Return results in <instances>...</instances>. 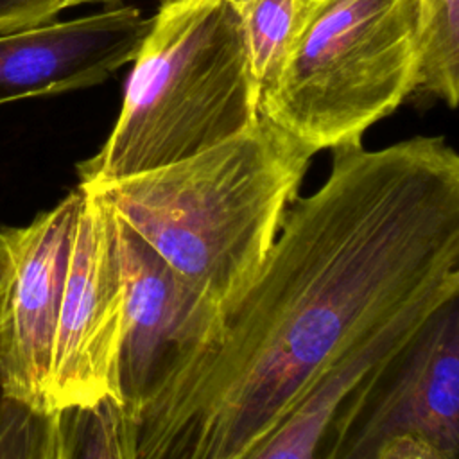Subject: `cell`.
I'll use <instances>...</instances> for the list:
<instances>
[{
  "instance_id": "obj_1",
  "label": "cell",
  "mask_w": 459,
  "mask_h": 459,
  "mask_svg": "<svg viewBox=\"0 0 459 459\" xmlns=\"http://www.w3.org/2000/svg\"><path fill=\"white\" fill-rule=\"evenodd\" d=\"M330 151L258 278L138 411V459H238L359 335L459 281V154L445 136Z\"/></svg>"
},
{
  "instance_id": "obj_2",
  "label": "cell",
  "mask_w": 459,
  "mask_h": 459,
  "mask_svg": "<svg viewBox=\"0 0 459 459\" xmlns=\"http://www.w3.org/2000/svg\"><path fill=\"white\" fill-rule=\"evenodd\" d=\"M314 149L260 118L176 163L97 186L219 316L258 278L308 170Z\"/></svg>"
},
{
  "instance_id": "obj_3",
  "label": "cell",
  "mask_w": 459,
  "mask_h": 459,
  "mask_svg": "<svg viewBox=\"0 0 459 459\" xmlns=\"http://www.w3.org/2000/svg\"><path fill=\"white\" fill-rule=\"evenodd\" d=\"M120 115L79 183H109L215 147L260 118L233 0H161L133 59Z\"/></svg>"
},
{
  "instance_id": "obj_4",
  "label": "cell",
  "mask_w": 459,
  "mask_h": 459,
  "mask_svg": "<svg viewBox=\"0 0 459 459\" xmlns=\"http://www.w3.org/2000/svg\"><path fill=\"white\" fill-rule=\"evenodd\" d=\"M418 0H312L260 113L316 152L362 140L420 77Z\"/></svg>"
},
{
  "instance_id": "obj_5",
  "label": "cell",
  "mask_w": 459,
  "mask_h": 459,
  "mask_svg": "<svg viewBox=\"0 0 459 459\" xmlns=\"http://www.w3.org/2000/svg\"><path fill=\"white\" fill-rule=\"evenodd\" d=\"M326 459H459V292L351 394Z\"/></svg>"
},
{
  "instance_id": "obj_6",
  "label": "cell",
  "mask_w": 459,
  "mask_h": 459,
  "mask_svg": "<svg viewBox=\"0 0 459 459\" xmlns=\"http://www.w3.org/2000/svg\"><path fill=\"white\" fill-rule=\"evenodd\" d=\"M77 186L81 206L52 357L54 412L93 405L106 396L120 400L124 276L118 221L97 186Z\"/></svg>"
},
{
  "instance_id": "obj_7",
  "label": "cell",
  "mask_w": 459,
  "mask_h": 459,
  "mask_svg": "<svg viewBox=\"0 0 459 459\" xmlns=\"http://www.w3.org/2000/svg\"><path fill=\"white\" fill-rule=\"evenodd\" d=\"M117 221L124 276L118 391L136 418L172 371L212 337L221 316L142 237Z\"/></svg>"
},
{
  "instance_id": "obj_8",
  "label": "cell",
  "mask_w": 459,
  "mask_h": 459,
  "mask_svg": "<svg viewBox=\"0 0 459 459\" xmlns=\"http://www.w3.org/2000/svg\"><path fill=\"white\" fill-rule=\"evenodd\" d=\"M79 206L75 186L27 226L4 228L13 258L2 323L7 385L38 412H54L52 357Z\"/></svg>"
},
{
  "instance_id": "obj_9",
  "label": "cell",
  "mask_w": 459,
  "mask_h": 459,
  "mask_svg": "<svg viewBox=\"0 0 459 459\" xmlns=\"http://www.w3.org/2000/svg\"><path fill=\"white\" fill-rule=\"evenodd\" d=\"M152 18L133 5L0 32V106L97 86L131 63Z\"/></svg>"
},
{
  "instance_id": "obj_10",
  "label": "cell",
  "mask_w": 459,
  "mask_h": 459,
  "mask_svg": "<svg viewBox=\"0 0 459 459\" xmlns=\"http://www.w3.org/2000/svg\"><path fill=\"white\" fill-rule=\"evenodd\" d=\"M457 292L459 281L432 289L359 335L238 459H326L335 420L351 394Z\"/></svg>"
},
{
  "instance_id": "obj_11",
  "label": "cell",
  "mask_w": 459,
  "mask_h": 459,
  "mask_svg": "<svg viewBox=\"0 0 459 459\" xmlns=\"http://www.w3.org/2000/svg\"><path fill=\"white\" fill-rule=\"evenodd\" d=\"M54 459H138L136 421L111 396L57 411Z\"/></svg>"
},
{
  "instance_id": "obj_12",
  "label": "cell",
  "mask_w": 459,
  "mask_h": 459,
  "mask_svg": "<svg viewBox=\"0 0 459 459\" xmlns=\"http://www.w3.org/2000/svg\"><path fill=\"white\" fill-rule=\"evenodd\" d=\"M260 99L273 90L307 22L312 0H233Z\"/></svg>"
},
{
  "instance_id": "obj_13",
  "label": "cell",
  "mask_w": 459,
  "mask_h": 459,
  "mask_svg": "<svg viewBox=\"0 0 459 459\" xmlns=\"http://www.w3.org/2000/svg\"><path fill=\"white\" fill-rule=\"evenodd\" d=\"M13 258L0 230V459H54L57 412H38L9 393L4 362V312Z\"/></svg>"
},
{
  "instance_id": "obj_14",
  "label": "cell",
  "mask_w": 459,
  "mask_h": 459,
  "mask_svg": "<svg viewBox=\"0 0 459 459\" xmlns=\"http://www.w3.org/2000/svg\"><path fill=\"white\" fill-rule=\"evenodd\" d=\"M420 77L414 93L455 108L459 100V0H418Z\"/></svg>"
},
{
  "instance_id": "obj_15",
  "label": "cell",
  "mask_w": 459,
  "mask_h": 459,
  "mask_svg": "<svg viewBox=\"0 0 459 459\" xmlns=\"http://www.w3.org/2000/svg\"><path fill=\"white\" fill-rule=\"evenodd\" d=\"M66 0H0V32L56 20Z\"/></svg>"
},
{
  "instance_id": "obj_16",
  "label": "cell",
  "mask_w": 459,
  "mask_h": 459,
  "mask_svg": "<svg viewBox=\"0 0 459 459\" xmlns=\"http://www.w3.org/2000/svg\"><path fill=\"white\" fill-rule=\"evenodd\" d=\"M93 2H100V4H115V2H120V0H66V2H65V9L74 7V5H81V4H93ZM160 2H161V0H160Z\"/></svg>"
}]
</instances>
